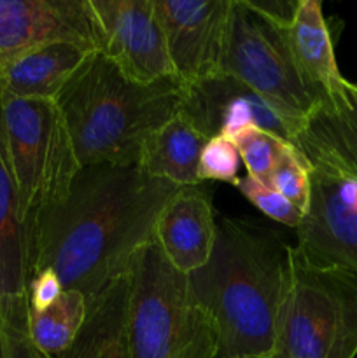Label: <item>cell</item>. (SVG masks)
Here are the masks:
<instances>
[{"label": "cell", "instance_id": "obj_9", "mask_svg": "<svg viewBox=\"0 0 357 358\" xmlns=\"http://www.w3.org/2000/svg\"><path fill=\"white\" fill-rule=\"evenodd\" d=\"M55 42L100 51V28L90 0H0V72Z\"/></svg>", "mask_w": 357, "mask_h": 358}, {"label": "cell", "instance_id": "obj_19", "mask_svg": "<svg viewBox=\"0 0 357 358\" xmlns=\"http://www.w3.org/2000/svg\"><path fill=\"white\" fill-rule=\"evenodd\" d=\"M27 289L28 273L20 206L0 121V297L24 296Z\"/></svg>", "mask_w": 357, "mask_h": 358}, {"label": "cell", "instance_id": "obj_2", "mask_svg": "<svg viewBox=\"0 0 357 358\" xmlns=\"http://www.w3.org/2000/svg\"><path fill=\"white\" fill-rule=\"evenodd\" d=\"M290 259L293 247L272 227L217 219L209 261L188 275L192 297L216 329L217 358L272 355Z\"/></svg>", "mask_w": 357, "mask_h": 358}, {"label": "cell", "instance_id": "obj_8", "mask_svg": "<svg viewBox=\"0 0 357 358\" xmlns=\"http://www.w3.org/2000/svg\"><path fill=\"white\" fill-rule=\"evenodd\" d=\"M294 254L357 280V184L312 168V198L296 227Z\"/></svg>", "mask_w": 357, "mask_h": 358}, {"label": "cell", "instance_id": "obj_23", "mask_svg": "<svg viewBox=\"0 0 357 358\" xmlns=\"http://www.w3.org/2000/svg\"><path fill=\"white\" fill-rule=\"evenodd\" d=\"M268 184L275 187L301 213H307L312 198V166L300 150L289 145L273 168Z\"/></svg>", "mask_w": 357, "mask_h": 358}, {"label": "cell", "instance_id": "obj_29", "mask_svg": "<svg viewBox=\"0 0 357 358\" xmlns=\"http://www.w3.org/2000/svg\"><path fill=\"white\" fill-rule=\"evenodd\" d=\"M262 358H270V357H262Z\"/></svg>", "mask_w": 357, "mask_h": 358}, {"label": "cell", "instance_id": "obj_7", "mask_svg": "<svg viewBox=\"0 0 357 358\" xmlns=\"http://www.w3.org/2000/svg\"><path fill=\"white\" fill-rule=\"evenodd\" d=\"M286 30L245 0H231L220 72L265 98L298 133L303 119L324 98L301 76Z\"/></svg>", "mask_w": 357, "mask_h": 358}, {"label": "cell", "instance_id": "obj_18", "mask_svg": "<svg viewBox=\"0 0 357 358\" xmlns=\"http://www.w3.org/2000/svg\"><path fill=\"white\" fill-rule=\"evenodd\" d=\"M206 140L177 114L147 136L136 164L150 177L178 187L200 185L198 164Z\"/></svg>", "mask_w": 357, "mask_h": 358}, {"label": "cell", "instance_id": "obj_25", "mask_svg": "<svg viewBox=\"0 0 357 358\" xmlns=\"http://www.w3.org/2000/svg\"><path fill=\"white\" fill-rule=\"evenodd\" d=\"M241 157L234 143L226 136L206 140L198 164L200 182H227L234 184L240 171Z\"/></svg>", "mask_w": 357, "mask_h": 358}, {"label": "cell", "instance_id": "obj_28", "mask_svg": "<svg viewBox=\"0 0 357 358\" xmlns=\"http://www.w3.org/2000/svg\"><path fill=\"white\" fill-rule=\"evenodd\" d=\"M0 358H4V345H2V334H0Z\"/></svg>", "mask_w": 357, "mask_h": 358}, {"label": "cell", "instance_id": "obj_22", "mask_svg": "<svg viewBox=\"0 0 357 358\" xmlns=\"http://www.w3.org/2000/svg\"><path fill=\"white\" fill-rule=\"evenodd\" d=\"M0 334L4 358H49L31 341L28 332V297H0Z\"/></svg>", "mask_w": 357, "mask_h": 358}, {"label": "cell", "instance_id": "obj_16", "mask_svg": "<svg viewBox=\"0 0 357 358\" xmlns=\"http://www.w3.org/2000/svg\"><path fill=\"white\" fill-rule=\"evenodd\" d=\"M287 41L301 76L322 98L331 96L345 84L336 63L335 44L321 0H300Z\"/></svg>", "mask_w": 357, "mask_h": 358}, {"label": "cell", "instance_id": "obj_14", "mask_svg": "<svg viewBox=\"0 0 357 358\" xmlns=\"http://www.w3.org/2000/svg\"><path fill=\"white\" fill-rule=\"evenodd\" d=\"M216 233L212 196L198 185H189L181 187L161 210L154 227V241L175 269L191 275L209 261Z\"/></svg>", "mask_w": 357, "mask_h": 358}, {"label": "cell", "instance_id": "obj_3", "mask_svg": "<svg viewBox=\"0 0 357 358\" xmlns=\"http://www.w3.org/2000/svg\"><path fill=\"white\" fill-rule=\"evenodd\" d=\"M55 103L83 166L136 164L147 136L181 110L182 84L175 77L135 83L93 51Z\"/></svg>", "mask_w": 357, "mask_h": 358}, {"label": "cell", "instance_id": "obj_4", "mask_svg": "<svg viewBox=\"0 0 357 358\" xmlns=\"http://www.w3.org/2000/svg\"><path fill=\"white\" fill-rule=\"evenodd\" d=\"M0 121L28 262L38 226L63 201L83 164L55 101L0 96Z\"/></svg>", "mask_w": 357, "mask_h": 358}, {"label": "cell", "instance_id": "obj_17", "mask_svg": "<svg viewBox=\"0 0 357 358\" xmlns=\"http://www.w3.org/2000/svg\"><path fill=\"white\" fill-rule=\"evenodd\" d=\"M128 273L112 282L94 299L76 341L55 358H132L128 341Z\"/></svg>", "mask_w": 357, "mask_h": 358}, {"label": "cell", "instance_id": "obj_20", "mask_svg": "<svg viewBox=\"0 0 357 358\" xmlns=\"http://www.w3.org/2000/svg\"><path fill=\"white\" fill-rule=\"evenodd\" d=\"M88 301L79 290L65 289L56 303L42 311L28 310L31 341L49 358L59 357L72 346L86 320Z\"/></svg>", "mask_w": 357, "mask_h": 358}, {"label": "cell", "instance_id": "obj_21", "mask_svg": "<svg viewBox=\"0 0 357 358\" xmlns=\"http://www.w3.org/2000/svg\"><path fill=\"white\" fill-rule=\"evenodd\" d=\"M230 140L240 152L241 163L247 168V175L262 182H268L276 161L290 145L279 136L255 128V126L240 129Z\"/></svg>", "mask_w": 357, "mask_h": 358}, {"label": "cell", "instance_id": "obj_24", "mask_svg": "<svg viewBox=\"0 0 357 358\" xmlns=\"http://www.w3.org/2000/svg\"><path fill=\"white\" fill-rule=\"evenodd\" d=\"M233 185L241 192L245 199H248L255 208L261 210L266 217H270L275 222L293 227V229H296L301 224L303 213L293 203L287 201L268 182L245 175V177H238Z\"/></svg>", "mask_w": 357, "mask_h": 358}, {"label": "cell", "instance_id": "obj_6", "mask_svg": "<svg viewBox=\"0 0 357 358\" xmlns=\"http://www.w3.org/2000/svg\"><path fill=\"white\" fill-rule=\"evenodd\" d=\"M357 280L301 261L293 248L289 282L270 358H356Z\"/></svg>", "mask_w": 357, "mask_h": 358}, {"label": "cell", "instance_id": "obj_26", "mask_svg": "<svg viewBox=\"0 0 357 358\" xmlns=\"http://www.w3.org/2000/svg\"><path fill=\"white\" fill-rule=\"evenodd\" d=\"M63 285L52 269H41L28 282V310L42 311L58 301L63 294Z\"/></svg>", "mask_w": 357, "mask_h": 358}, {"label": "cell", "instance_id": "obj_5", "mask_svg": "<svg viewBox=\"0 0 357 358\" xmlns=\"http://www.w3.org/2000/svg\"><path fill=\"white\" fill-rule=\"evenodd\" d=\"M128 276L132 358H217L216 329L192 297L188 275L156 241L136 252Z\"/></svg>", "mask_w": 357, "mask_h": 358}, {"label": "cell", "instance_id": "obj_12", "mask_svg": "<svg viewBox=\"0 0 357 358\" xmlns=\"http://www.w3.org/2000/svg\"><path fill=\"white\" fill-rule=\"evenodd\" d=\"M178 115L205 138H231L248 126L265 129L290 145L296 135L294 126L272 103L223 72L182 86Z\"/></svg>", "mask_w": 357, "mask_h": 358}, {"label": "cell", "instance_id": "obj_15", "mask_svg": "<svg viewBox=\"0 0 357 358\" xmlns=\"http://www.w3.org/2000/svg\"><path fill=\"white\" fill-rule=\"evenodd\" d=\"M93 51L70 42L34 49L0 72V96L55 101Z\"/></svg>", "mask_w": 357, "mask_h": 358}, {"label": "cell", "instance_id": "obj_13", "mask_svg": "<svg viewBox=\"0 0 357 358\" xmlns=\"http://www.w3.org/2000/svg\"><path fill=\"white\" fill-rule=\"evenodd\" d=\"M293 145L314 170L357 184V84L345 80L301 122Z\"/></svg>", "mask_w": 357, "mask_h": 358}, {"label": "cell", "instance_id": "obj_10", "mask_svg": "<svg viewBox=\"0 0 357 358\" xmlns=\"http://www.w3.org/2000/svg\"><path fill=\"white\" fill-rule=\"evenodd\" d=\"M154 9L182 86L220 72L231 0H154Z\"/></svg>", "mask_w": 357, "mask_h": 358}, {"label": "cell", "instance_id": "obj_11", "mask_svg": "<svg viewBox=\"0 0 357 358\" xmlns=\"http://www.w3.org/2000/svg\"><path fill=\"white\" fill-rule=\"evenodd\" d=\"M100 28V51L135 83L174 76L154 0H90Z\"/></svg>", "mask_w": 357, "mask_h": 358}, {"label": "cell", "instance_id": "obj_27", "mask_svg": "<svg viewBox=\"0 0 357 358\" xmlns=\"http://www.w3.org/2000/svg\"><path fill=\"white\" fill-rule=\"evenodd\" d=\"M245 2L266 20L282 28H289L293 24L300 6V0H245Z\"/></svg>", "mask_w": 357, "mask_h": 358}, {"label": "cell", "instance_id": "obj_1", "mask_svg": "<svg viewBox=\"0 0 357 358\" xmlns=\"http://www.w3.org/2000/svg\"><path fill=\"white\" fill-rule=\"evenodd\" d=\"M178 191L139 164L83 166L63 201L38 226L28 254V282L41 269H52L63 289L94 299L154 240L158 217Z\"/></svg>", "mask_w": 357, "mask_h": 358}]
</instances>
